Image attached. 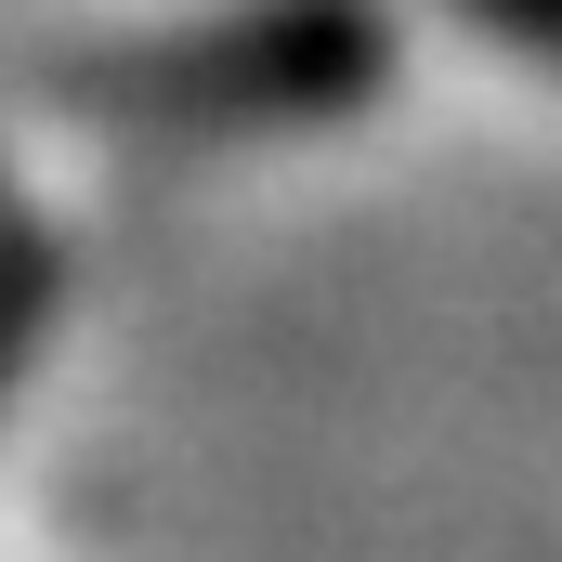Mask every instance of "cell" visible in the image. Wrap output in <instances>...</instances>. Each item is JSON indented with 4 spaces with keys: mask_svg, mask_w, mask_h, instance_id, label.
<instances>
[{
    "mask_svg": "<svg viewBox=\"0 0 562 562\" xmlns=\"http://www.w3.org/2000/svg\"><path fill=\"white\" fill-rule=\"evenodd\" d=\"M510 53H537V66H562V0H471Z\"/></svg>",
    "mask_w": 562,
    "mask_h": 562,
    "instance_id": "1",
    "label": "cell"
}]
</instances>
